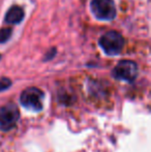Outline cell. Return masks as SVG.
I'll use <instances>...</instances> for the list:
<instances>
[{"label":"cell","mask_w":151,"mask_h":152,"mask_svg":"<svg viewBox=\"0 0 151 152\" xmlns=\"http://www.w3.org/2000/svg\"><path fill=\"white\" fill-rule=\"evenodd\" d=\"M98 45L103 51L109 56L119 55L124 48L125 39L118 31L111 30L106 32L98 39Z\"/></svg>","instance_id":"6da1fadb"},{"label":"cell","mask_w":151,"mask_h":152,"mask_svg":"<svg viewBox=\"0 0 151 152\" xmlns=\"http://www.w3.org/2000/svg\"><path fill=\"white\" fill-rule=\"evenodd\" d=\"M44 92L36 87H29L26 88L20 95V102L25 109L32 111V112H39L44 108L42 100H44Z\"/></svg>","instance_id":"7a4b0ae2"},{"label":"cell","mask_w":151,"mask_h":152,"mask_svg":"<svg viewBox=\"0 0 151 152\" xmlns=\"http://www.w3.org/2000/svg\"><path fill=\"white\" fill-rule=\"evenodd\" d=\"M92 15L101 21H112L116 18L117 10L113 0H91Z\"/></svg>","instance_id":"3957f363"},{"label":"cell","mask_w":151,"mask_h":152,"mask_svg":"<svg viewBox=\"0 0 151 152\" xmlns=\"http://www.w3.org/2000/svg\"><path fill=\"white\" fill-rule=\"evenodd\" d=\"M138 64L133 60H121L114 67L112 75L116 80L124 81L127 83H133L137 79Z\"/></svg>","instance_id":"277c9868"},{"label":"cell","mask_w":151,"mask_h":152,"mask_svg":"<svg viewBox=\"0 0 151 152\" xmlns=\"http://www.w3.org/2000/svg\"><path fill=\"white\" fill-rule=\"evenodd\" d=\"M20 118V112L17 104L9 102L0 108V129L10 130Z\"/></svg>","instance_id":"5b68a950"},{"label":"cell","mask_w":151,"mask_h":152,"mask_svg":"<svg viewBox=\"0 0 151 152\" xmlns=\"http://www.w3.org/2000/svg\"><path fill=\"white\" fill-rule=\"evenodd\" d=\"M25 17V12L23 7L19 5H12L8 8L4 17V23L9 25H17L20 24Z\"/></svg>","instance_id":"8992f818"},{"label":"cell","mask_w":151,"mask_h":152,"mask_svg":"<svg viewBox=\"0 0 151 152\" xmlns=\"http://www.w3.org/2000/svg\"><path fill=\"white\" fill-rule=\"evenodd\" d=\"M12 29L10 27H3L0 29V44L6 42L12 36Z\"/></svg>","instance_id":"52a82bcc"},{"label":"cell","mask_w":151,"mask_h":152,"mask_svg":"<svg viewBox=\"0 0 151 152\" xmlns=\"http://www.w3.org/2000/svg\"><path fill=\"white\" fill-rule=\"evenodd\" d=\"M12 86V81L8 78H1L0 79V92L6 90L8 87Z\"/></svg>","instance_id":"ba28073f"},{"label":"cell","mask_w":151,"mask_h":152,"mask_svg":"<svg viewBox=\"0 0 151 152\" xmlns=\"http://www.w3.org/2000/svg\"><path fill=\"white\" fill-rule=\"evenodd\" d=\"M55 54H56V49H53V50L51 49V50L47 53L46 57H44V60H51V59L55 56Z\"/></svg>","instance_id":"9c48e42d"},{"label":"cell","mask_w":151,"mask_h":152,"mask_svg":"<svg viewBox=\"0 0 151 152\" xmlns=\"http://www.w3.org/2000/svg\"><path fill=\"white\" fill-rule=\"evenodd\" d=\"M0 59H1V55H0Z\"/></svg>","instance_id":"30bf717a"}]
</instances>
